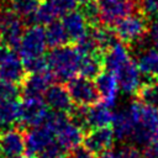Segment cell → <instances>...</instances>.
Returning a JSON list of instances; mask_svg holds the SVG:
<instances>
[{"mask_svg":"<svg viewBox=\"0 0 158 158\" xmlns=\"http://www.w3.org/2000/svg\"><path fill=\"white\" fill-rule=\"evenodd\" d=\"M104 53L96 52V53H89V54H81L80 65H79V73L83 77L95 79L102 70H104Z\"/></svg>","mask_w":158,"mask_h":158,"instance_id":"cell-23","label":"cell"},{"mask_svg":"<svg viewBox=\"0 0 158 158\" xmlns=\"http://www.w3.org/2000/svg\"><path fill=\"white\" fill-rule=\"evenodd\" d=\"M138 11L143 14L148 21L158 19V0H139Z\"/></svg>","mask_w":158,"mask_h":158,"instance_id":"cell-29","label":"cell"},{"mask_svg":"<svg viewBox=\"0 0 158 158\" xmlns=\"http://www.w3.org/2000/svg\"><path fill=\"white\" fill-rule=\"evenodd\" d=\"M44 31H46L47 44L52 48L59 47V46H63V44H67L70 42L62 21H58V20L52 21L51 23H48L46 26Z\"/></svg>","mask_w":158,"mask_h":158,"instance_id":"cell-25","label":"cell"},{"mask_svg":"<svg viewBox=\"0 0 158 158\" xmlns=\"http://www.w3.org/2000/svg\"><path fill=\"white\" fill-rule=\"evenodd\" d=\"M94 81H95L96 89L99 91L101 102L106 104L110 107L115 106L116 100H117V95H118V89H120L116 75L112 72L104 69L95 78Z\"/></svg>","mask_w":158,"mask_h":158,"instance_id":"cell-17","label":"cell"},{"mask_svg":"<svg viewBox=\"0 0 158 158\" xmlns=\"http://www.w3.org/2000/svg\"><path fill=\"white\" fill-rule=\"evenodd\" d=\"M115 135L110 126L91 128L84 135L83 146L96 156H100L112 149Z\"/></svg>","mask_w":158,"mask_h":158,"instance_id":"cell-13","label":"cell"},{"mask_svg":"<svg viewBox=\"0 0 158 158\" xmlns=\"http://www.w3.org/2000/svg\"><path fill=\"white\" fill-rule=\"evenodd\" d=\"M130 1H133V0H130ZM135 1H137V0H135Z\"/></svg>","mask_w":158,"mask_h":158,"instance_id":"cell-41","label":"cell"},{"mask_svg":"<svg viewBox=\"0 0 158 158\" xmlns=\"http://www.w3.org/2000/svg\"><path fill=\"white\" fill-rule=\"evenodd\" d=\"M48 106L40 96H25L21 102L20 123L25 127L32 128L44 123L48 116Z\"/></svg>","mask_w":158,"mask_h":158,"instance_id":"cell-11","label":"cell"},{"mask_svg":"<svg viewBox=\"0 0 158 158\" xmlns=\"http://www.w3.org/2000/svg\"><path fill=\"white\" fill-rule=\"evenodd\" d=\"M144 146V158H158V133L154 135Z\"/></svg>","mask_w":158,"mask_h":158,"instance_id":"cell-32","label":"cell"},{"mask_svg":"<svg viewBox=\"0 0 158 158\" xmlns=\"http://www.w3.org/2000/svg\"><path fill=\"white\" fill-rule=\"evenodd\" d=\"M53 5V7L56 9L58 16H63L73 10L77 9L78 1L77 0H49Z\"/></svg>","mask_w":158,"mask_h":158,"instance_id":"cell-30","label":"cell"},{"mask_svg":"<svg viewBox=\"0 0 158 158\" xmlns=\"http://www.w3.org/2000/svg\"><path fill=\"white\" fill-rule=\"evenodd\" d=\"M70 158H98V156L90 152L84 146H79L70 151Z\"/></svg>","mask_w":158,"mask_h":158,"instance_id":"cell-33","label":"cell"},{"mask_svg":"<svg viewBox=\"0 0 158 158\" xmlns=\"http://www.w3.org/2000/svg\"><path fill=\"white\" fill-rule=\"evenodd\" d=\"M117 78L118 86L126 94H136L141 86V73L136 64V60L130 59L122 67H120L115 73Z\"/></svg>","mask_w":158,"mask_h":158,"instance_id":"cell-18","label":"cell"},{"mask_svg":"<svg viewBox=\"0 0 158 158\" xmlns=\"http://www.w3.org/2000/svg\"><path fill=\"white\" fill-rule=\"evenodd\" d=\"M0 43H1V33H0Z\"/></svg>","mask_w":158,"mask_h":158,"instance_id":"cell-38","label":"cell"},{"mask_svg":"<svg viewBox=\"0 0 158 158\" xmlns=\"http://www.w3.org/2000/svg\"><path fill=\"white\" fill-rule=\"evenodd\" d=\"M62 23L65 28V32L70 42H78L89 30V23L80 10H73L63 15Z\"/></svg>","mask_w":158,"mask_h":158,"instance_id":"cell-19","label":"cell"},{"mask_svg":"<svg viewBox=\"0 0 158 158\" xmlns=\"http://www.w3.org/2000/svg\"><path fill=\"white\" fill-rule=\"evenodd\" d=\"M151 40L156 48H158V19L153 21V25L151 27Z\"/></svg>","mask_w":158,"mask_h":158,"instance_id":"cell-34","label":"cell"},{"mask_svg":"<svg viewBox=\"0 0 158 158\" xmlns=\"http://www.w3.org/2000/svg\"><path fill=\"white\" fill-rule=\"evenodd\" d=\"M148 23L147 17L139 11L135 14L131 12L114 26V31L120 42L126 46H132L143 41L149 30Z\"/></svg>","mask_w":158,"mask_h":158,"instance_id":"cell-6","label":"cell"},{"mask_svg":"<svg viewBox=\"0 0 158 158\" xmlns=\"http://www.w3.org/2000/svg\"><path fill=\"white\" fill-rule=\"evenodd\" d=\"M0 149L5 158L22 154L26 151V137L22 130L9 127L2 131L0 133Z\"/></svg>","mask_w":158,"mask_h":158,"instance_id":"cell-15","label":"cell"},{"mask_svg":"<svg viewBox=\"0 0 158 158\" xmlns=\"http://www.w3.org/2000/svg\"><path fill=\"white\" fill-rule=\"evenodd\" d=\"M21 102L17 99L0 101V127H12L20 121Z\"/></svg>","mask_w":158,"mask_h":158,"instance_id":"cell-24","label":"cell"},{"mask_svg":"<svg viewBox=\"0 0 158 158\" xmlns=\"http://www.w3.org/2000/svg\"><path fill=\"white\" fill-rule=\"evenodd\" d=\"M1 2H2V0H0V5H1Z\"/></svg>","mask_w":158,"mask_h":158,"instance_id":"cell-39","label":"cell"},{"mask_svg":"<svg viewBox=\"0 0 158 158\" xmlns=\"http://www.w3.org/2000/svg\"><path fill=\"white\" fill-rule=\"evenodd\" d=\"M67 89L75 106H89L100 100L95 81L83 75H75L69 79Z\"/></svg>","mask_w":158,"mask_h":158,"instance_id":"cell-9","label":"cell"},{"mask_svg":"<svg viewBox=\"0 0 158 158\" xmlns=\"http://www.w3.org/2000/svg\"><path fill=\"white\" fill-rule=\"evenodd\" d=\"M43 100L48 109L54 112L70 114L74 109V102L69 95L67 86L62 84H51L43 94Z\"/></svg>","mask_w":158,"mask_h":158,"instance_id":"cell-14","label":"cell"},{"mask_svg":"<svg viewBox=\"0 0 158 158\" xmlns=\"http://www.w3.org/2000/svg\"><path fill=\"white\" fill-rule=\"evenodd\" d=\"M25 137L26 152L30 158H59L64 154L54 132L46 123L30 128Z\"/></svg>","mask_w":158,"mask_h":158,"instance_id":"cell-4","label":"cell"},{"mask_svg":"<svg viewBox=\"0 0 158 158\" xmlns=\"http://www.w3.org/2000/svg\"><path fill=\"white\" fill-rule=\"evenodd\" d=\"M11 158H30L27 154L26 156H23V154H20V156H15V157H11Z\"/></svg>","mask_w":158,"mask_h":158,"instance_id":"cell-36","label":"cell"},{"mask_svg":"<svg viewBox=\"0 0 158 158\" xmlns=\"http://www.w3.org/2000/svg\"><path fill=\"white\" fill-rule=\"evenodd\" d=\"M59 158H70V156L68 157V156H64V154H63V156H62V157H59Z\"/></svg>","mask_w":158,"mask_h":158,"instance_id":"cell-37","label":"cell"},{"mask_svg":"<svg viewBox=\"0 0 158 158\" xmlns=\"http://www.w3.org/2000/svg\"><path fill=\"white\" fill-rule=\"evenodd\" d=\"M52 80H53V75L48 70V68L43 70H38V72L27 73L23 81L21 83L23 98L25 96L42 98L44 91L52 84Z\"/></svg>","mask_w":158,"mask_h":158,"instance_id":"cell-16","label":"cell"},{"mask_svg":"<svg viewBox=\"0 0 158 158\" xmlns=\"http://www.w3.org/2000/svg\"><path fill=\"white\" fill-rule=\"evenodd\" d=\"M136 96L138 101L158 110V81L151 80L148 83L141 84L136 93Z\"/></svg>","mask_w":158,"mask_h":158,"instance_id":"cell-27","label":"cell"},{"mask_svg":"<svg viewBox=\"0 0 158 158\" xmlns=\"http://www.w3.org/2000/svg\"><path fill=\"white\" fill-rule=\"evenodd\" d=\"M42 0H10V9L19 14L23 21H28L30 17L36 12Z\"/></svg>","mask_w":158,"mask_h":158,"instance_id":"cell-28","label":"cell"},{"mask_svg":"<svg viewBox=\"0 0 158 158\" xmlns=\"http://www.w3.org/2000/svg\"><path fill=\"white\" fill-rule=\"evenodd\" d=\"M47 46L44 27L31 25L25 28L17 49L27 73L47 69V59L44 57Z\"/></svg>","mask_w":158,"mask_h":158,"instance_id":"cell-1","label":"cell"},{"mask_svg":"<svg viewBox=\"0 0 158 158\" xmlns=\"http://www.w3.org/2000/svg\"><path fill=\"white\" fill-rule=\"evenodd\" d=\"M77 1H78V4L84 5V4H86V2H90V1H96V0H77Z\"/></svg>","mask_w":158,"mask_h":158,"instance_id":"cell-35","label":"cell"},{"mask_svg":"<svg viewBox=\"0 0 158 158\" xmlns=\"http://www.w3.org/2000/svg\"><path fill=\"white\" fill-rule=\"evenodd\" d=\"M58 14L56 9L53 7L52 2L49 0H42L41 4L38 5L36 12L30 17L28 22L32 25H41V26H47L52 21L57 20Z\"/></svg>","mask_w":158,"mask_h":158,"instance_id":"cell-26","label":"cell"},{"mask_svg":"<svg viewBox=\"0 0 158 158\" xmlns=\"http://www.w3.org/2000/svg\"><path fill=\"white\" fill-rule=\"evenodd\" d=\"M47 68L52 73L53 78L60 81H68L79 72L81 53L77 46L63 44L52 48L46 57Z\"/></svg>","mask_w":158,"mask_h":158,"instance_id":"cell-2","label":"cell"},{"mask_svg":"<svg viewBox=\"0 0 158 158\" xmlns=\"http://www.w3.org/2000/svg\"><path fill=\"white\" fill-rule=\"evenodd\" d=\"M141 75L153 79L158 77V48L148 47L142 49L136 59Z\"/></svg>","mask_w":158,"mask_h":158,"instance_id":"cell-21","label":"cell"},{"mask_svg":"<svg viewBox=\"0 0 158 158\" xmlns=\"http://www.w3.org/2000/svg\"><path fill=\"white\" fill-rule=\"evenodd\" d=\"M99 6L100 22L114 27L121 19L133 11V4L130 0H96Z\"/></svg>","mask_w":158,"mask_h":158,"instance_id":"cell-12","label":"cell"},{"mask_svg":"<svg viewBox=\"0 0 158 158\" xmlns=\"http://www.w3.org/2000/svg\"><path fill=\"white\" fill-rule=\"evenodd\" d=\"M114 158H144L141 152L133 146H123L114 151Z\"/></svg>","mask_w":158,"mask_h":158,"instance_id":"cell-31","label":"cell"},{"mask_svg":"<svg viewBox=\"0 0 158 158\" xmlns=\"http://www.w3.org/2000/svg\"><path fill=\"white\" fill-rule=\"evenodd\" d=\"M131 59L127 46L120 41L115 42L109 49L104 52V68L115 73L120 67Z\"/></svg>","mask_w":158,"mask_h":158,"instance_id":"cell-20","label":"cell"},{"mask_svg":"<svg viewBox=\"0 0 158 158\" xmlns=\"http://www.w3.org/2000/svg\"><path fill=\"white\" fill-rule=\"evenodd\" d=\"M110 126L114 131L115 138H117L120 141L132 138L135 123H133V118H132L131 114L128 112V110H122V111L114 114Z\"/></svg>","mask_w":158,"mask_h":158,"instance_id":"cell-22","label":"cell"},{"mask_svg":"<svg viewBox=\"0 0 158 158\" xmlns=\"http://www.w3.org/2000/svg\"><path fill=\"white\" fill-rule=\"evenodd\" d=\"M44 123L54 132L57 142L64 151H73L83 143L84 128L69 114L52 111Z\"/></svg>","mask_w":158,"mask_h":158,"instance_id":"cell-3","label":"cell"},{"mask_svg":"<svg viewBox=\"0 0 158 158\" xmlns=\"http://www.w3.org/2000/svg\"><path fill=\"white\" fill-rule=\"evenodd\" d=\"M0 156H1V149H0Z\"/></svg>","mask_w":158,"mask_h":158,"instance_id":"cell-40","label":"cell"},{"mask_svg":"<svg viewBox=\"0 0 158 158\" xmlns=\"http://www.w3.org/2000/svg\"><path fill=\"white\" fill-rule=\"evenodd\" d=\"M83 128H98L110 126L114 112L111 107L104 102H95L89 106H77L69 114Z\"/></svg>","mask_w":158,"mask_h":158,"instance_id":"cell-7","label":"cell"},{"mask_svg":"<svg viewBox=\"0 0 158 158\" xmlns=\"http://www.w3.org/2000/svg\"><path fill=\"white\" fill-rule=\"evenodd\" d=\"M27 72L20 56L7 46H0V80L21 85Z\"/></svg>","mask_w":158,"mask_h":158,"instance_id":"cell-8","label":"cell"},{"mask_svg":"<svg viewBox=\"0 0 158 158\" xmlns=\"http://www.w3.org/2000/svg\"><path fill=\"white\" fill-rule=\"evenodd\" d=\"M157 78H158V77H157Z\"/></svg>","mask_w":158,"mask_h":158,"instance_id":"cell-42","label":"cell"},{"mask_svg":"<svg viewBox=\"0 0 158 158\" xmlns=\"http://www.w3.org/2000/svg\"><path fill=\"white\" fill-rule=\"evenodd\" d=\"M135 123L132 138L138 144H146L158 133V110L144 105L141 101H133L128 106Z\"/></svg>","mask_w":158,"mask_h":158,"instance_id":"cell-5","label":"cell"},{"mask_svg":"<svg viewBox=\"0 0 158 158\" xmlns=\"http://www.w3.org/2000/svg\"><path fill=\"white\" fill-rule=\"evenodd\" d=\"M23 19L10 7L0 14V33L5 46L15 49L19 47L23 35Z\"/></svg>","mask_w":158,"mask_h":158,"instance_id":"cell-10","label":"cell"}]
</instances>
